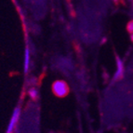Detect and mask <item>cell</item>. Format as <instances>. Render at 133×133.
<instances>
[{"instance_id": "cell-7", "label": "cell", "mask_w": 133, "mask_h": 133, "mask_svg": "<svg viewBox=\"0 0 133 133\" xmlns=\"http://www.w3.org/2000/svg\"><path fill=\"white\" fill-rule=\"evenodd\" d=\"M130 36H131V39L133 40V35H130Z\"/></svg>"}, {"instance_id": "cell-5", "label": "cell", "mask_w": 133, "mask_h": 133, "mask_svg": "<svg viewBox=\"0 0 133 133\" xmlns=\"http://www.w3.org/2000/svg\"><path fill=\"white\" fill-rule=\"evenodd\" d=\"M28 94L32 99L35 100V99H36V98L38 97V90L36 89H35V88H32V89H29Z\"/></svg>"}, {"instance_id": "cell-1", "label": "cell", "mask_w": 133, "mask_h": 133, "mask_svg": "<svg viewBox=\"0 0 133 133\" xmlns=\"http://www.w3.org/2000/svg\"><path fill=\"white\" fill-rule=\"evenodd\" d=\"M52 91L57 97L62 98L68 94L69 87L63 80H56L52 84Z\"/></svg>"}, {"instance_id": "cell-4", "label": "cell", "mask_w": 133, "mask_h": 133, "mask_svg": "<svg viewBox=\"0 0 133 133\" xmlns=\"http://www.w3.org/2000/svg\"><path fill=\"white\" fill-rule=\"evenodd\" d=\"M30 62H31V53H30V49L26 48L24 52V62H23L24 73H27L28 70L30 69Z\"/></svg>"}, {"instance_id": "cell-2", "label": "cell", "mask_w": 133, "mask_h": 133, "mask_svg": "<svg viewBox=\"0 0 133 133\" xmlns=\"http://www.w3.org/2000/svg\"><path fill=\"white\" fill-rule=\"evenodd\" d=\"M20 115H21V108L20 107H16V108L14 109L13 113H12V115H11L9 125H8L7 133H12L13 132V130L16 128V125H17V123H18V121H19Z\"/></svg>"}, {"instance_id": "cell-8", "label": "cell", "mask_w": 133, "mask_h": 133, "mask_svg": "<svg viewBox=\"0 0 133 133\" xmlns=\"http://www.w3.org/2000/svg\"><path fill=\"white\" fill-rule=\"evenodd\" d=\"M114 1H115V2H116V1H118V0H114Z\"/></svg>"}, {"instance_id": "cell-3", "label": "cell", "mask_w": 133, "mask_h": 133, "mask_svg": "<svg viewBox=\"0 0 133 133\" xmlns=\"http://www.w3.org/2000/svg\"><path fill=\"white\" fill-rule=\"evenodd\" d=\"M123 74H124V63H123L122 60L119 57H116V70H115L114 78L115 80L120 79L122 77Z\"/></svg>"}, {"instance_id": "cell-6", "label": "cell", "mask_w": 133, "mask_h": 133, "mask_svg": "<svg viewBox=\"0 0 133 133\" xmlns=\"http://www.w3.org/2000/svg\"><path fill=\"white\" fill-rule=\"evenodd\" d=\"M127 29H128V31L130 33V35H133V21H130V22L128 23Z\"/></svg>"}]
</instances>
